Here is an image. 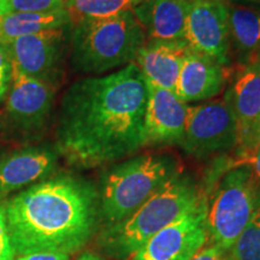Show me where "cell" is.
<instances>
[{"label": "cell", "mask_w": 260, "mask_h": 260, "mask_svg": "<svg viewBox=\"0 0 260 260\" xmlns=\"http://www.w3.org/2000/svg\"><path fill=\"white\" fill-rule=\"evenodd\" d=\"M248 165L251 167L252 175H253V177H254L255 183L258 184V187L260 188V141H259L258 146H256L254 154L252 155Z\"/></svg>", "instance_id": "cell-27"}, {"label": "cell", "mask_w": 260, "mask_h": 260, "mask_svg": "<svg viewBox=\"0 0 260 260\" xmlns=\"http://www.w3.org/2000/svg\"><path fill=\"white\" fill-rule=\"evenodd\" d=\"M189 0H141L133 14L147 40H183Z\"/></svg>", "instance_id": "cell-17"}, {"label": "cell", "mask_w": 260, "mask_h": 260, "mask_svg": "<svg viewBox=\"0 0 260 260\" xmlns=\"http://www.w3.org/2000/svg\"><path fill=\"white\" fill-rule=\"evenodd\" d=\"M232 252L235 260H260V195L254 212Z\"/></svg>", "instance_id": "cell-21"}, {"label": "cell", "mask_w": 260, "mask_h": 260, "mask_svg": "<svg viewBox=\"0 0 260 260\" xmlns=\"http://www.w3.org/2000/svg\"><path fill=\"white\" fill-rule=\"evenodd\" d=\"M12 14L11 8H10L9 0H0V18Z\"/></svg>", "instance_id": "cell-29"}, {"label": "cell", "mask_w": 260, "mask_h": 260, "mask_svg": "<svg viewBox=\"0 0 260 260\" xmlns=\"http://www.w3.org/2000/svg\"><path fill=\"white\" fill-rule=\"evenodd\" d=\"M148 99L144 121V147L181 145L189 105L170 90L147 83Z\"/></svg>", "instance_id": "cell-13"}, {"label": "cell", "mask_w": 260, "mask_h": 260, "mask_svg": "<svg viewBox=\"0 0 260 260\" xmlns=\"http://www.w3.org/2000/svg\"><path fill=\"white\" fill-rule=\"evenodd\" d=\"M177 174L176 160L167 155H139L116 165L103 177L100 217L107 226L121 223Z\"/></svg>", "instance_id": "cell-5"}, {"label": "cell", "mask_w": 260, "mask_h": 260, "mask_svg": "<svg viewBox=\"0 0 260 260\" xmlns=\"http://www.w3.org/2000/svg\"><path fill=\"white\" fill-rule=\"evenodd\" d=\"M141 0H65L71 24L86 19H102L130 11Z\"/></svg>", "instance_id": "cell-20"}, {"label": "cell", "mask_w": 260, "mask_h": 260, "mask_svg": "<svg viewBox=\"0 0 260 260\" xmlns=\"http://www.w3.org/2000/svg\"><path fill=\"white\" fill-rule=\"evenodd\" d=\"M256 65V67H259L260 68V46H259V48H258V51L255 52L254 53V56L252 57V59H251V61H249L248 63V65Z\"/></svg>", "instance_id": "cell-31"}, {"label": "cell", "mask_w": 260, "mask_h": 260, "mask_svg": "<svg viewBox=\"0 0 260 260\" xmlns=\"http://www.w3.org/2000/svg\"><path fill=\"white\" fill-rule=\"evenodd\" d=\"M14 80V65L6 45L0 44V104L4 103Z\"/></svg>", "instance_id": "cell-23"}, {"label": "cell", "mask_w": 260, "mask_h": 260, "mask_svg": "<svg viewBox=\"0 0 260 260\" xmlns=\"http://www.w3.org/2000/svg\"><path fill=\"white\" fill-rule=\"evenodd\" d=\"M228 3H230V4L251 6V8L260 10V0H228Z\"/></svg>", "instance_id": "cell-28"}, {"label": "cell", "mask_w": 260, "mask_h": 260, "mask_svg": "<svg viewBox=\"0 0 260 260\" xmlns=\"http://www.w3.org/2000/svg\"><path fill=\"white\" fill-rule=\"evenodd\" d=\"M59 153L50 146H27L0 155V194L45 181L53 174Z\"/></svg>", "instance_id": "cell-14"}, {"label": "cell", "mask_w": 260, "mask_h": 260, "mask_svg": "<svg viewBox=\"0 0 260 260\" xmlns=\"http://www.w3.org/2000/svg\"><path fill=\"white\" fill-rule=\"evenodd\" d=\"M206 201L152 236L129 260H190L207 242Z\"/></svg>", "instance_id": "cell-11"}, {"label": "cell", "mask_w": 260, "mask_h": 260, "mask_svg": "<svg viewBox=\"0 0 260 260\" xmlns=\"http://www.w3.org/2000/svg\"><path fill=\"white\" fill-rule=\"evenodd\" d=\"M205 200L189 177L177 174L128 218L107 226L102 236L103 247L117 259H129L152 236Z\"/></svg>", "instance_id": "cell-3"}, {"label": "cell", "mask_w": 260, "mask_h": 260, "mask_svg": "<svg viewBox=\"0 0 260 260\" xmlns=\"http://www.w3.org/2000/svg\"><path fill=\"white\" fill-rule=\"evenodd\" d=\"M259 195L248 164L239 162L226 170L206 201L207 241L232 249L251 219Z\"/></svg>", "instance_id": "cell-6"}, {"label": "cell", "mask_w": 260, "mask_h": 260, "mask_svg": "<svg viewBox=\"0 0 260 260\" xmlns=\"http://www.w3.org/2000/svg\"><path fill=\"white\" fill-rule=\"evenodd\" d=\"M16 253L10 239L5 206L0 200V260H14Z\"/></svg>", "instance_id": "cell-24"}, {"label": "cell", "mask_w": 260, "mask_h": 260, "mask_svg": "<svg viewBox=\"0 0 260 260\" xmlns=\"http://www.w3.org/2000/svg\"><path fill=\"white\" fill-rule=\"evenodd\" d=\"M237 125L235 152L241 164H248L255 149V132L260 121V68H240L228 87Z\"/></svg>", "instance_id": "cell-12"}, {"label": "cell", "mask_w": 260, "mask_h": 260, "mask_svg": "<svg viewBox=\"0 0 260 260\" xmlns=\"http://www.w3.org/2000/svg\"><path fill=\"white\" fill-rule=\"evenodd\" d=\"M76 260H105V259L102 258V256L94 254V253L87 252V253H83V254H81Z\"/></svg>", "instance_id": "cell-30"}, {"label": "cell", "mask_w": 260, "mask_h": 260, "mask_svg": "<svg viewBox=\"0 0 260 260\" xmlns=\"http://www.w3.org/2000/svg\"><path fill=\"white\" fill-rule=\"evenodd\" d=\"M4 206L16 255L35 252L70 255L92 239L100 217L95 188L70 175L32 184Z\"/></svg>", "instance_id": "cell-2"}, {"label": "cell", "mask_w": 260, "mask_h": 260, "mask_svg": "<svg viewBox=\"0 0 260 260\" xmlns=\"http://www.w3.org/2000/svg\"><path fill=\"white\" fill-rule=\"evenodd\" d=\"M70 255L58 252H35L18 255L14 260H69Z\"/></svg>", "instance_id": "cell-26"}, {"label": "cell", "mask_w": 260, "mask_h": 260, "mask_svg": "<svg viewBox=\"0 0 260 260\" xmlns=\"http://www.w3.org/2000/svg\"><path fill=\"white\" fill-rule=\"evenodd\" d=\"M147 41L133 11L71 24L70 60L76 71L102 75L134 61Z\"/></svg>", "instance_id": "cell-4"}, {"label": "cell", "mask_w": 260, "mask_h": 260, "mask_svg": "<svg viewBox=\"0 0 260 260\" xmlns=\"http://www.w3.org/2000/svg\"><path fill=\"white\" fill-rule=\"evenodd\" d=\"M14 12H50L65 9V0H9Z\"/></svg>", "instance_id": "cell-22"}, {"label": "cell", "mask_w": 260, "mask_h": 260, "mask_svg": "<svg viewBox=\"0 0 260 260\" xmlns=\"http://www.w3.org/2000/svg\"><path fill=\"white\" fill-rule=\"evenodd\" d=\"M237 125L228 89L219 99L188 109L181 147L194 158H206L218 152L235 149Z\"/></svg>", "instance_id": "cell-8"}, {"label": "cell", "mask_w": 260, "mask_h": 260, "mask_svg": "<svg viewBox=\"0 0 260 260\" xmlns=\"http://www.w3.org/2000/svg\"><path fill=\"white\" fill-rule=\"evenodd\" d=\"M56 87L14 70V80L0 112V135L14 140L38 138L53 107Z\"/></svg>", "instance_id": "cell-7"}, {"label": "cell", "mask_w": 260, "mask_h": 260, "mask_svg": "<svg viewBox=\"0 0 260 260\" xmlns=\"http://www.w3.org/2000/svg\"><path fill=\"white\" fill-rule=\"evenodd\" d=\"M147 99V82L133 63L74 82L58 113V153L73 167L95 168L138 152Z\"/></svg>", "instance_id": "cell-1"}, {"label": "cell", "mask_w": 260, "mask_h": 260, "mask_svg": "<svg viewBox=\"0 0 260 260\" xmlns=\"http://www.w3.org/2000/svg\"><path fill=\"white\" fill-rule=\"evenodd\" d=\"M259 141H260V121H259L258 126H256V132H255V148H256V146H258ZM254 151H255V149H254ZM253 154H254V153H253Z\"/></svg>", "instance_id": "cell-32"}, {"label": "cell", "mask_w": 260, "mask_h": 260, "mask_svg": "<svg viewBox=\"0 0 260 260\" xmlns=\"http://www.w3.org/2000/svg\"><path fill=\"white\" fill-rule=\"evenodd\" d=\"M183 40L219 64H232L228 0H189Z\"/></svg>", "instance_id": "cell-10"}, {"label": "cell", "mask_w": 260, "mask_h": 260, "mask_svg": "<svg viewBox=\"0 0 260 260\" xmlns=\"http://www.w3.org/2000/svg\"><path fill=\"white\" fill-rule=\"evenodd\" d=\"M190 260H235L232 249H225L214 243L204 246Z\"/></svg>", "instance_id": "cell-25"}, {"label": "cell", "mask_w": 260, "mask_h": 260, "mask_svg": "<svg viewBox=\"0 0 260 260\" xmlns=\"http://www.w3.org/2000/svg\"><path fill=\"white\" fill-rule=\"evenodd\" d=\"M230 53L240 68L246 67L260 46V10L228 3Z\"/></svg>", "instance_id": "cell-18"}, {"label": "cell", "mask_w": 260, "mask_h": 260, "mask_svg": "<svg viewBox=\"0 0 260 260\" xmlns=\"http://www.w3.org/2000/svg\"><path fill=\"white\" fill-rule=\"evenodd\" d=\"M189 50L184 40H147L133 64L148 84L175 93L182 64Z\"/></svg>", "instance_id": "cell-16"}, {"label": "cell", "mask_w": 260, "mask_h": 260, "mask_svg": "<svg viewBox=\"0 0 260 260\" xmlns=\"http://www.w3.org/2000/svg\"><path fill=\"white\" fill-rule=\"evenodd\" d=\"M229 75V68L190 48L182 64L175 94L186 104L210 100L225 89Z\"/></svg>", "instance_id": "cell-15"}, {"label": "cell", "mask_w": 260, "mask_h": 260, "mask_svg": "<svg viewBox=\"0 0 260 260\" xmlns=\"http://www.w3.org/2000/svg\"><path fill=\"white\" fill-rule=\"evenodd\" d=\"M67 29L24 35L6 45L14 70L57 88L63 75Z\"/></svg>", "instance_id": "cell-9"}, {"label": "cell", "mask_w": 260, "mask_h": 260, "mask_svg": "<svg viewBox=\"0 0 260 260\" xmlns=\"http://www.w3.org/2000/svg\"><path fill=\"white\" fill-rule=\"evenodd\" d=\"M69 27L71 19L65 9L50 12H14L0 18V44L8 45L24 35Z\"/></svg>", "instance_id": "cell-19"}]
</instances>
